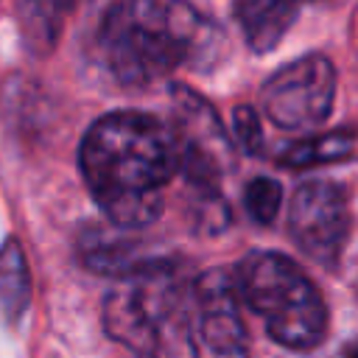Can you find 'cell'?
I'll return each mask as SVG.
<instances>
[{
    "mask_svg": "<svg viewBox=\"0 0 358 358\" xmlns=\"http://www.w3.org/2000/svg\"><path fill=\"white\" fill-rule=\"evenodd\" d=\"M78 165L103 215L120 229H137L162 215L182 157L173 129L159 117L109 112L87 129Z\"/></svg>",
    "mask_w": 358,
    "mask_h": 358,
    "instance_id": "cell-1",
    "label": "cell"
},
{
    "mask_svg": "<svg viewBox=\"0 0 358 358\" xmlns=\"http://www.w3.org/2000/svg\"><path fill=\"white\" fill-rule=\"evenodd\" d=\"M221 31L185 3L131 0L103 14L98 48L106 70L123 87H148L185 62L213 53Z\"/></svg>",
    "mask_w": 358,
    "mask_h": 358,
    "instance_id": "cell-2",
    "label": "cell"
},
{
    "mask_svg": "<svg viewBox=\"0 0 358 358\" xmlns=\"http://www.w3.org/2000/svg\"><path fill=\"white\" fill-rule=\"evenodd\" d=\"M190 288L182 268L162 257L112 285L101 308L103 330L137 358H176L187 341Z\"/></svg>",
    "mask_w": 358,
    "mask_h": 358,
    "instance_id": "cell-3",
    "label": "cell"
},
{
    "mask_svg": "<svg viewBox=\"0 0 358 358\" xmlns=\"http://www.w3.org/2000/svg\"><path fill=\"white\" fill-rule=\"evenodd\" d=\"M238 294L263 316L274 341L288 350H313L327 330V308L302 268L277 252H252L235 268Z\"/></svg>",
    "mask_w": 358,
    "mask_h": 358,
    "instance_id": "cell-4",
    "label": "cell"
},
{
    "mask_svg": "<svg viewBox=\"0 0 358 358\" xmlns=\"http://www.w3.org/2000/svg\"><path fill=\"white\" fill-rule=\"evenodd\" d=\"M187 347L193 358H249V330L241 316L238 285L224 268L193 280Z\"/></svg>",
    "mask_w": 358,
    "mask_h": 358,
    "instance_id": "cell-5",
    "label": "cell"
},
{
    "mask_svg": "<svg viewBox=\"0 0 358 358\" xmlns=\"http://www.w3.org/2000/svg\"><path fill=\"white\" fill-rule=\"evenodd\" d=\"M336 98V70L330 59L313 53L280 67L260 90V106L288 131H305L327 120Z\"/></svg>",
    "mask_w": 358,
    "mask_h": 358,
    "instance_id": "cell-6",
    "label": "cell"
},
{
    "mask_svg": "<svg viewBox=\"0 0 358 358\" xmlns=\"http://www.w3.org/2000/svg\"><path fill=\"white\" fill-rule=\"evenodd\" d=\"M288 229L296 246L319 266H336L350 232L347 199L338 185L313 179L294 190Z\"/></svg>",
    "mask_w": 358,
    "mask_h": 358,
    "instance_id": "cell-7",
    "label": "cell"
},
{
    "mask_svg": "<svg viewBox=\"0 0 358 358\" xmlns=\"http://www.w3.org/2000/svg\"><path fill=\"white\" fill-rule=\"evenodd\" d=\"M179 143L182 171L201 196H213L227 168L229 140L221 131L213 109L185 87H176V126H171Z\"/></svg>",
    "mask_w": 358,
    "mask_h": 358,
    "instance_id": "cell-8",
    "label": "cell"
},
{
    "mask_svg": "<svg viewBox=\"0 0 358 358\" xmlns=\"http://www.w3.org/2000/svg\"><path fill=\"white\" fill-rule=\"evenodd\" d=\"M78 257L90 271L98 274H109L115 280L131 277L154 263H159L162 257H151L140 249L137 241L123 238L120 232H109V229H87L78 238Z\"/></svg>",
    "mask_w": 358,
    "mask_h": 358,
    "instance_id": "cell-9",
    "label": "cell"
},
{
    "mask_svg": "<svg viewBox=\"0 0 358 358\" xmlns=\"http://www.w3.org/2000/svg\"><path fill=\"white\" fill-rule=\"evenodd\" d=\"M235 17L243 28V36L252 50L268 53L291 28V22L299 14V6L294 3H266V0H243L235 8Z\"/></svg>",
    "mask_w": 358,
    "mask_h": 358,
    "instance_id": "cell-10",
    "label": "cell"
},
{
    "mask_svg": "<svg viewBox=\"0 0 358 358\" xmlns=\"http://www.w3.org/2000/svg\"><path fill=\"white\" fill-rule=\"evenodd\" d=\"M31 302V274L17 241L0 246V313L6 322H17Z\"/></svg>",
    "mask_w": 358,
    "mask_h": 358,
    "instance_id": "cell-11",
    "label": "cell"
},
{
    "mask_svg": "<svg viewBox=\"0 0 358 358\" xmlns=\"http://www.w3.org/2000/svg\"><path fill=\"white\" fill-rule=\"evenodd\" d=\"M352 134L347 131H330V134H316L299 143H291L282 154L280 162L285 168H310V165H322V162H336L352 154Z\"/></svg>",
    "mask_w": 358,
    "mask_h": 358,
    "instance_id": "cell-12",
    "label": "cell"
},
{
    "mask_svg": "<svg viewBox=\"0 0 358 358\" xmlns=\"http://www.w3.org/2000/svg\"><path fill=\"white\" fill-rule=\"evenodd\" d=\"M280 201H282V187H280V182H274L268 176L252 179L243 190V207H246L249 218L257 224H271L280 213Z\"/></svg>",
    "mask_w": 358,
    "mask_h": 358,
    "instance_id": "cell-13",
    "label": "cell"
},
{
    "mask_svg": "<svg viewBox=\"0 0 358 358\" xmlns=\"http://www.w3.org/2000/svg\"><path fill=\"white\" fill-rule=\"evenodd\" d=\"M232 131H235V140L243 145V151L249 154H257L260 145H263V137H260V120H257V112L252 106H238L235 115H232Z\"/></svg>",
    "mask_w": 358,
    "mask_h": 358,
    "instance_id": "cell-14",
    "label": "cell"
},
{
    "mask_svg": "<svg viewBox=\"0 0 358 358\" xmlns=\"http://www.w3.org/2000/svg\"><path fill=\"white\" fill-rule=\"evenodd\" d=\"M350 358H358V344L352 347V352H350Z\"/></svg>",
    "mask_w": 358,
    "mask_h": 358,
    "instance_id": "cell-15",
    "label": "cell"
}]
</instances>
